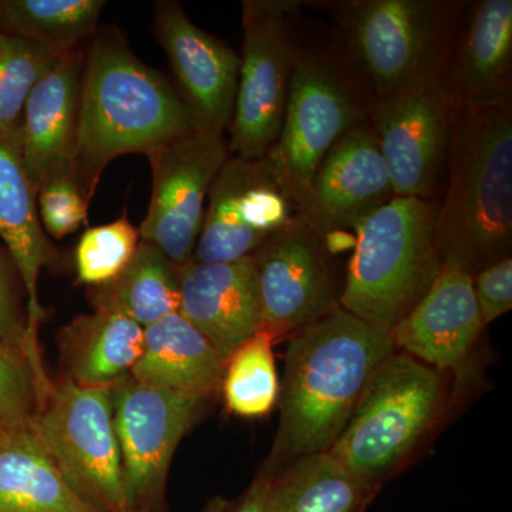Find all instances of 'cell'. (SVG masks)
Instances as JSON below:
<instances>
[{
	"label": "cell",
	"mask_w": 512,
	"mask_h": 512,
	"mask_svg": "<svg viewBox=\"0 0 512 512\" xmlns=\"http://www.w3.org/2000/svg\"><path fill=\"white\" fill-rule=\"evenodd\" d=\"M153 174L150 205L138 228L177 266L192 261L204 220V202L231 157L224 134L195 130L146 154Z\"/></svg>",
	"instance_id": "obj_12"
},
{
	"label": "cell",
	"mask_w": 512,
	"mask_h": 512,
	"mask_svg": "<svg viewBox=\"0 0 512 512\" xmlns=\"http://www.w3.org/2000/svg\"><path fill=\"white\" fill-rule=\"evenodd\" d=\"M229 503H231V501L225 500V498L215 497L208 501L201 512H225L227 511Z\"/></svg>",
	"instance_id": "obj_36"
},
{
	"label": "cell",
	"mask_w": 512,
	"mask_h": 512,
	"mask_svg": "<svg viewBox=\"0 0 512 512\" xmlns=\"http://www.w3.org/2000/svg\"><path fill=\"white\" fill-rule=\"evenodd\" d=\"M202 402L204 399L194 394L136 382L131 377L114 384V429L130 512L160 508L171 458L197 420Z\"/></svg>",
	"instance_id": "obj_10"
},
{
	"label": "cell",
	"mask_w": 512,
	"mask_h": 512,
	"mask_svg": "<svg viewBox=\"0 0 512 512\" xmlns=\"http://www.w3.org/2000/svg\"><path fill=\"white\" fill-rule=\"evenodd\" d=\"M437 205L396 197L357 222L340 308L389 333L412 312L443 262L434 235Z\"/></svg>",
	"instance_id": "obj_5"
},
{
	"label": "cell",
	"mask_w": 512,
	"mask_h": 512,
	"mask_svg": "<svg viewBox=\"0 0 512 512\" xmlns=\"http://www.w3.org/2000/svg\"><path fill=\"white\" fill-rule=\"evenodd\" d=\"M396 352L392 336L336 306L293 333L279 387L278 434L266 470L333 446L377 367Z\"/></svg>",
	"instance_id": "obj_1"
},
{
	"label": "cell",
	"mask_w": 512,
	"mask_h": 512,
	"mask_svg": "<svg viewBox=\"0 0 512 512\" xmlns=\"http://www.w3.org/2000/svg\"><path fill=\"white\" fill-rule=\"evenodd\" d=\"M90 201L72 167L50 175L36 192L40 224L50 237L63 239L87 224Z\"/></svg>",
	"instance_id": "obj_31"
},
{
	"label": "cell",
	"mask_w": 512,
	"mask_h": 512,
	"mask_svg": "<svg viewBox=\"0 0 512 512\" xmlns=\"http://www.w3.org/2000/svg\"><path fill=\"white\" fill-rule=\"evenodd\" d=\"M156 36L180 84L195 128L224 133L234 111L241 59L218 37L195 26L178 2L156 6Z\"/></svg>",
	"instance_id": "obj_17"
},
{
	"label": "cell",
	"mask_w": 512,
	"mask_h": 512,
	"mask_svg": "<svg viewBox=\"0 0 512 512\" xmlns=\"http://www.w3.org/2000/svg\"><path fill=\"white\" fill-rule=\"evenodd\" d=\"M299 32L284 121L265 158L298 211L316 168L350 128L367 120L370 99L329 33Z\"/></svg>",
	"instance_id": "obj_6"
},
{
	"label": "cell",
	"mask_w": 512,
	"mask_h": 512,
	"mask_svg": "<svg viewBox=\"0 0 512 512\" xmlns=\"http://www.w3.org/2000/svg\"><path fill=\"white\" fill-rule=\"evenodd\" d=\"M396 198L375 133L365 120L330 148L296 214L323 235L352 229Z\"/></svg>",
	"instance_id": "obj_16"
},
{
	"label": "cell",
	"mask_w": 512,
	"mask_h": 512,
	"mask_svg": "<svg viewBox=\"0 0 512 512\" xmlns=\"http://www.w3.org/2000/svg\"><path fill=\"white\" fill-rule=\"evenodd\" d=\"M60 55L32 40L0 33V133L19 136L30 93Z\"/></svg>",
	"instance_id": "obj_29"
},
{
	"label": "cell",
	"mask_w": 512,
	"mask_h": 512,
	"mask_svg": "<svg viewBox=\"0 0 512 512\" xmlns=\"http://www.w3.org/2000/svg\"><path fill=\"white\" fill-rule=\"evenodd\" d=\"M271 480L272 473L265 468L238 500L229 503L225 512H265L266 494Z\"/></svg>",
	"instance_id": "obj_35"
},
{
	"label": "cell",
	"mask_w": 512,
	"mask_h": 512,
	"mask_svg": "<svg viewBox=\"0 0 512 512\" xmlns=\"http://www.w3.org/2000/svg\"><path fill=\"white\" fill-rule=\"evenodd\" d=\"M103 0H0V33L66 53L93 35Z\"/></svg>",
	"instance_id": "obj_27"
},
{
	"label": "cell",
	"mask_w": 512,
	"mask_h": 512,
	"mask_svg": "<svg viewBox=\"0 0 512 512\" xmlns=\"http://www.w3.org/2000/svg\"><path fill=\"white\" fill-rule=\"evenodd\" d=\"M0 512H99L84 503L29 423L0 424Z\"/></svg>",
	"instance_id": "obj_23"
},
{
	"label": "cell",
	"mask_w": 512,
	"mask_h": 512,
	"mask_svg": "<svg viewBox=\"0 0 512 512\" xmlns=\"http://www.w3.org/2000/svg\"><path fill=\"white\" fill-rule=\"evenodd\" d=\"M140 241V231L126 215L110 224L87 229L74 254L77 279L92 288L109 284L130 264Z\"/></svg>",
	"instance_id": "obj_30"
},
{
	"label": "cell",
	"mask_w": 512,
	"mask_h": 512,
	"mask_svg": "<svg viewBox=\"0 0 512 512\" xmlns=\"http://www.w3.org/2000/svg\"><path fill=\"white\" fill-rule=\"evenodd\" d=\"M143 345V326L119 313L94 309L64 329L67 379L82 386L113 387L130 375Z\"/></svg>",
	"instance_id": "obj_24"
},
{
	"label": "cell",
	"mask_w": 512,
	"mask_h": 512,
	"mask_svg": "<svg viewBox=\"0 0 512 512\" xmlns=\"http://www.w3.org/2000/svg\"><path fill=\"white\" fill-rule=\"evenodd\" d=\"M94 309L119 313L147 328L180 309V266L150 242L140 241L130 264L92 291Z\"/></svg>",
	"instance_id": "obj_26"
},
{
	"label": "cell",
	"mask_w": 512,
	"mask_h": 512,
	"mask_svg": "<svg viewBox=\"0 0 512 512\" xmlns=\"http://www.w3.org/2000/svg\"><path fill=\"white\" fill-rule=\"evenodd\" d=\"M42 403L28 359L0 339V424L29 423Z\"/></svg>",
	"instance_id": "obj_32"
},
{
	"label": "cell",
	"mask_w": 512,
	"mask_h": 512,
	"mask_svg": "<svg viewBox=\"0 0 512 512\" xmlns=\"http://www.w3.org/2000/svg\"><path fill=\"white\" fill-rule=\"evenodd\" d=\"M227 362L261 330L258 278L251 256L234 262L180 266V309Z\"/></svg>",
	"instance_id": "obj_19"
},
{
	"label": "cell",
	"mask_w": 512,
	"mask_h": 512,
	"mask_svg": "<svg viewBox=\"0 0 512 512\" xmlns=\"http://www.w3.org/2000/svg\"><path fill=\"white\" fill-rule=\"evenodd\" d=\"M30 426L84 503L99 512H130L114 429L113 387L82 386L70 379L52 384Z\"/></svg>",
	"instance_id": "obj_8"
},
{
	"label": "cell",
	"mask_w": 512,
	"mask_h": 512,
	"mask_svg": "<svg viewBox=\"0 0 512 512\" xmlns=\"http://www.w3.org/2000/svg\"><path fill=\"white\" fill-rule=\"evenodd\" d=\"M441 86L451 109L512 103V2H460Z\"/></svg>",
	"instance_id": "obj_15"
},
{
	"label": "cell",
	"mask_w": 512,
	"mask_h": 512,
	"mask_svg": "<svg viewBox=\"0 0 512 512\" xmlns=\"http://www.w3.org/2000/svg\"><path fill=\"white\" fill-rule=\"evenodd\" d=\"M180 94L131 52L119 30L97 36L84 57L73 171L92 200L104 168L124 154L146 156L191 134Z\"/></svg>",
	"instance_id": "obj_2"
},
{
	"label": "cell",
	"mask_w": 512,
	"mask_h": 512,
	"mask_svg": "<svg viewBox=\"0 0 512 512\" xmlns=\"http://www.w3.org/2000/svg\"><path fill=\"white\" fill-rule=\"evenodd\" d=\"M474 295L484 326L512 308V258L500 259L474 275Z\"/></svg>",
	"instance_id": "obj_34"
},
{
	"label": "cell",
	"mask_w": 512,
	"mask_h": 512,
	"mask_svg": "<svg viewBox=\"0 0 512 512\" xmlns=\"http://www.w3.org/2000/svg\"><path fill=\"white\" fill-rule=\"evenodd\" d=\"M272 345L274 338L259 330L228 357L221 387L229 412L256 419L278 403L281 384Z\"/></svg>",
	"instance_id": "obj_28"
},
{
	"label": "cell",
	"mask_w": 512,
	"mask_h": 512,
	"mask_svg": "<svg viewBox=\"0 0 512 512\" xmlns=\"http://www.w3.org/2000/svg\"><path fill=\"white\" fill-rule=\"evenodd\" d=\"M460 2H325L340 52L370 101L440 82Z\"/></svg>",
	"instance_id": "obj_4"
},
{
	"label": "cell",
	"mask_w": 512,
	"mask_h": 512,
	"mask_svg": "<svg viewBox=\"0 0 512 512\" xmlns=\"http://www.w3.org/2000/svg\"><path fill=\"white\" fill-rule=\"evenodd\" d=\"M83 67L82 50L62 53L26 101L19 146L36 192L50 175L73 165Z\"/></svg>",
	"instance_id": "obj_20"
},
{
	"label": "cell",
	"mask_w": 512,
	"mask_h": 512,
	"mask_svg": "<svg viewBox=\"0 0 512 512\" xmlns=\"http://www.w3.org/2000/svg\"><path fill=\"white\" fill-rule=\"evenodd\" d=\"M328 238L299 214L266 238L254 254L261 330L272 338L298 332L339 306Z\"/></svg>",
	"instance_id": "obj_11"
},
{
	"label": "cell",
	"mask_w": 512,
	"mask_h": 512,
	"mask_svg": "<svg viewBox=\"0 0 512 512\" xmlns=\"http://www.w3.org/2000/svg\"><path fill=\"white\" fill-rule=\"evenodd\" d=\"M224 369L210 340L175 312L144 328L143 352L130 377L205 399L220 389Z\"/></svg>",
	"instance_id": "obj_22"
},
{
	"label": "cell",
	"mask_w": 512,
	"mask_h": 512,
	"mask_svg": "<svg viewBox=\"0 0 512 512\" xmlns=\"http://www.w3.org/2000/svg\"><path fill=\"white\" fill-rule=\"evenodd\" d=\"M443 406L437 370L394 352L370 377L329 454L359 480L382 487L426 439Z\"/></svg>",
	"instance_id": "obj_7"
},
{
	"label": "cell",
	"mask_w": 512,
	"mask_h": 512,
	"mask_svg": "<svg viewBox=\"0 0 512 512\" xmlns=\"http://www.w3.org/2000/svg\"><path fill=\"white\" fill-rule=\"evenodd\" d=\"M0 339L12 348L18 349L28 359L45 403L47 394L52 389V383L43 366L39 343L30 338L28 322L20 309L18 293L13 284L12 271L2 249H0Z\"/></svg>",
	"instance_id": "obj_33"
},
{
	"label": "cell",
	"mask_w": 512,
	"mask_h": 512,
	"mask_svg": "<svg viewBox=\"0 0 512 512\" xmlns=\"http://www.w3.org/2000/svg\"><path fill=\"white\" fill-rule=\"evenodd\" d=\"M380 488L353 476L325 451L272 474L265 512H365Z\"/></svg>",
	"instance_id": "obj_25"
},
{
	"label": "cell",
	"mask_w": 512,
	"mask_h": 512,
	"mask_svg": "<svg viewBox=\"0 0 512 512\" xmlns=\"http://www.w3.org/2000/svg\"><path fill=\"white\" fill-rule=\"evenodd\" d=\"M302 5L299 0L242 2L244 43L229 123L232 156L259 160L278 138L302 28Z\"/></svg>",
	"instance_id": "obj_9"
},
{
	"label": "cell",
	"mask_w": 512,
	"mask_h": 512,
	"mask_svg": "<svg viewBox=\"0 0 512 512\" xmlns=\"http://www.w3.org/2000/svg\"><path fill=\"white\" fill-rule=\"evenodd\" d=\"M473 281L457 262H441L429 291L390 332L394 348L436 370L463 365L485 328Z\"/></svg>",
	"instance_id": "obj_18"
},
{
	"label": "cell",
	"mask_w": 512,
	"mask_h": 512,
	"mask_svg": "<svg viewBox=\"0 0 512 512\" xmlns=\"http://www.w3.org/2000/svg\"><path fill=\"white\" fill-rule=\"evenodd\" d=\"M192 261L234 262L251 256L295 214L266 158L231 156L208 192Z\"/></svg>",
	"instance_id": "obj_14"
},
{
	"label": "cell",
	"mask_w": 512,
	"mask_h": 512,
	"mask_svg": "<svg viewBox=\"0 0 512 512\" xmlns=\"http://www.w3.org/2000/svg\"><path fill=\"white\" fill-rule=\"evenodd\" d=\"M367 121L396 197L439 200L451 140V106L441 83L370 101Z\"/></svg>",
	"instance_id": "obj_13"
},
{
	"label": "cell",
	"mask_w": 512,
	"mask_h": 512,
	"mask_svg": "<svg viewBox=\"0 0 512 512\" xmlns=\"http://www.w3.org/2000/svg\"><path fill=\"white\" fill-rule=\"evenodd\" d=\"M0 238L25 286L29 335L39 343V325L45 318V309L39 301V276L43 266L56 261L57 252L40 224L36 191L23 164L19 136L3 133H0Z\"/></svg>",
	"instance_id": "obj_21"
},
{
	"label": "cell",
	"mask_w": 512,
	"mask_h": 512,
	"mask_svg": "<svg viewBox=\"0 0 512 512\" xmlns=\"http://www.w3.org/2000/svg\"><path fill=\"white\" fill-rule=\"evenodd\" d=\"M436 235L441 261L476 275L512 247V103L451 109Z\"/></svg>",
	"instance_id": "obj_3"
}]
</instances>
